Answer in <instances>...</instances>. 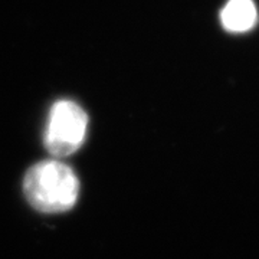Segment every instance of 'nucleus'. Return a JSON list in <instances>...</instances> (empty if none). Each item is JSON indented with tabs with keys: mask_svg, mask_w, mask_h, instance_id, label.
Returning <instances> with one entry per match:
<instances>
[{
	"mask_svg": "<svg viewBox=\"0 0 259 259\" xmlns=\"http://www.w3.org/2000/svg\"><path fill=\"white\" fill-rule=\"evenodd\" d=\"M23 190L32 207L44 213L69 210L79 194V180L72 168L47 160L30 167L23 180Z\"/></svg>",
	"mask_w": 259,
	"mask_h": 259,
	"instance_id": "1",
	"label": "nucleus"
},
{
	"mask_svg": "<svg viewBox=\"0 0 259 259\" xmlns=\"http://www.w3.org/2000/svg\"><path fill=\"white\" fill-rule=\"evenodd\" d=\"M88 115L74 101L62 100L54 104L49 112L45 147L55 157L75 153L85 140Z\"/></svg>",
	"mask_w": 259,
	"mask_h": 259,
	"instance_id": "2",
	"label": "nucleus"
},
{
	"mask_svg": "<svg viewBox=\"0 0 259 259\" xmlns=\"http://www.w3.org/2000/svg\"><path fill=\"white\" fill-rule=\"evenodd\" d=\"M258 12L253 0H228L221 10V23L225 30L243 33L255 28Z\"/></svg>",
	"mask_w": 259,
	"mask_h": 259,
	"instance_id": "3",
	"label": "nucleus"
}]
</instances>
